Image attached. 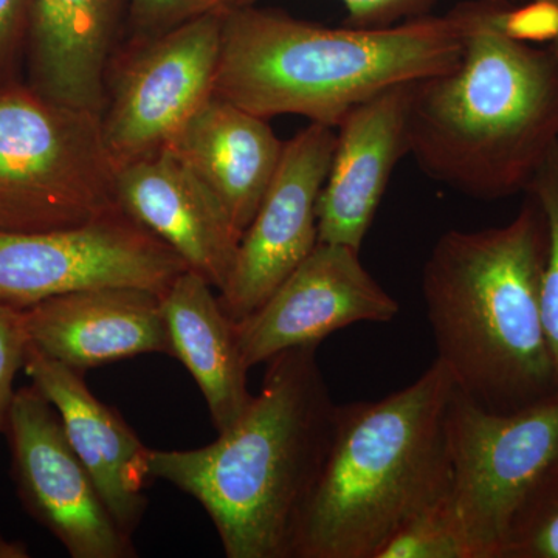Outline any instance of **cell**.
Masks as SVG:
<instances>
[{"label":"cell","instance_id":"cell-1","mask_svg":"<svg viewBox=\"0 0 558 558\" xmlns=\"http://www.w3.org/2000/svg\"><path fill=\"white\" fill-rule=\"evenodd\" d=\"M464 53L411 84L409 154L433 180L475 199L526 193L558 142V58L513 28L502 2H464Z\"/></svg>","mask_w":558,"mask_h":558},{"label":"cell","instance_id":"cell-2","mask_svg":"<svg viewBox=\"0 0 558 558\" xmlns=\"http://www.w3.org/2000/svg\"><path fill=\"white\" fill-rule=\"evenodd\" d=\"M317 348L288 349L270 359L259 395L208 446L148 451L150 480L199 502L227 558H292L337 410Z\"/></svg>","mask_w":558,"mask_h":558},{"label":"cell","instance_id":"cell-3","mask_svg":"<svg viewBox=\"0 0 558 558\" xmlns=\"http://www.w3.org/2000/svg\"><path fill=\"white\" fill-rule=\"evenodd\" d=\"M546 252L545 215L527 194L505 226L444 233L422 270L436 360L488 411L524 409L558 388L543 317Z\"/></svg>","mask_w":558,"mask_h":558},{"label":"cell","instance_id":"cell-4","mask_svg":"<svg viewBox=\"0 0 558 558\" xmlns=\"http://www.w3.org/2000/svg\"><path fill=\"white\" fill-rule=\"evenodd\" d=\"M465 31L464 2L381 28L326 27L256 3L233 5L222 14L215 95L260 119L300 116L336 130L374 95L453 69Z\"/></svg>","mask_w":558,"mask_h":558},{"label":"cell","instance_id":"cell-5","mask_svg":"<svg viewBox=\"0 0 558 558\" xmlns=\"http://www.w3.org/2000/svg\"><path fill=\"white\" fill-rule=\"evenodd\" d=\"M453 391L450 371L435 360L388 398L337 405L292 558H376L407 521L449 497Z\"/></svg>","mask_w":558,"mask_h":558},{"label":"cell","instance_id":"cell-6","mask_svg":"<svg viewBox=\"0 0 558 558\" xmlns=\"http://www.w3.org/2000/svg\"><path fill=\"white\" fill-rule=\"evenodd\" d=\"M116 165L101 113L43 97L17 80L0 90V230L75 229L117 211Z\"/></svg>","mask_w":558,"mask_h":558},{"label":"cell","instance_id":"cell-7","mask_svg":"<svg viewBox=\"0 0 558 558\" xmlns=\"http://www.w3.org/2000/svg\"><path fill=\"white\" fill-rule=\"evenodd\" d=\"M447 442L449 502L472 558H499L521 501L558 468V388L524 409L495 413L454 385Z\"/></svg>","mask_w":558,"mask_h":558},{"label":"cell","instance_id":"cell-8","mask_svg":"<svg viewBox=\"0 0 558 558\" xmlns=\"http://www.w3.org/2000/svg\"><path fill=\"white\" fill-rule=\"evenodd\" d=\"M185 270L174 250L121 209L75 229L0 230V304L14 310L108 286L163 295Z\"/></svg>","mask_w":558,"mask_h":558},{"label":"cell","instance_id":"cell-9","mask_svg":"<svg viewBox=\"0 0 558 558\" xmlns=\"http://www.w3.org/2000/svg\"><path fill=\"white\" fill-rule=\"evenodd\" d=\"M222 14L131 40L106 81L102 142L117 170L159 153L215 95Z\"/></svg>","mask_w":558,"mask_h":558},{"label":"cell","instance_id":"cell-10","mask_svg":"<svg viewBox=\"0 0 558 558\" xmlns=\"http://www.w3.org/2000/svg\"><path fill=\"white\" fill-rule=\"evenodd\" d=\"M22 508L72 558H132L134 538L110 515L61 418L35 385L16 389L5 432Z\"/></svg>","mask_w":558,"mask_h":558},{"label":"cell","instance_id":"cell-11","mask_svg":"<svg viewBox=\"0 0 558 558\" xmlns=\"http://www.w3.org/2000/svg\"><path fill=\"white\" fill-rule=\"evenodd\" d=\"M336 130L311 123L286 142L277 174L242 234L233 269L219 292L234 323L266 303L318 244V201Z\"/></svg>","mask_w":558,"mask_h":558},{"label":"cell","instance_id":"cell-12","mask_svg":"<svg viewBox=\"0 0 558 558\" xmlns=\"http://www.w3.org/2000/svg\"><path fill=\"white\" fill-rule=\"evenodd\" d=\"M399 303L363 266L360 250L318 242L248 317L234 323L248 369L288 349L318 347L355 323H388Z\"/></svg>","mask_w":558,"mask_h":558},{"label":"cell","instance_id":"cell-13","mask_svg":"<svg viewBox=\"0 0 558 558\" xmlns=\"http://www.w3.org/2000/svg\"><path fill=\"white\" fill-rule=\"evenodd\" d=\"M117 204L156 234L213 289L227 284L242 233L229 211L182 163L161 149L119 168Z\"/></svg>","mask_w":558,"mask_h":558},{"label":"cell","instance_id":"cell-14","mask_svg":"<svg viewBox=\"0 0 558 558\" xmlns=\"http://www.w3.org/2000/svg\"><path fill=\"white\" fill-rule=\"evenodd\" d=\"M28 343L86 373L143 354L171 355L161 295L108 286L51 296L22 311Z\"/></svg>","mask_w":558,"mask_h":558},{"label":"cell","instance_id":"cell-15","mask_svg":"<svg viewBox=\"0 0 558 558\" xmlns=\"http://www.w3.org/2000/svg\"><path fill=\"white\" fill-rule=\"evenodd\" d=\"M24 371L61 418L70 446L90 473L110 515L128 537L145 517L148 447L112 407L87 387L84 374L28 343Z\"/></svg>","mask_w":558,"mask_h":558},{"label":"cell","instance_id":"cell-16","mask_svg":"<svg viewBox=\"0 0 558 558\" xmlns=\"http://www.w3.org/2000/svg\"><path fill=\"white\" fill-rule=\"evenodd\" d=\"M411 84L360 102L336 128L332 160L318 201V242L362 250L392 171L409 154Z\"/></svg>","mask_w":558,"mask_h":558},{"label":"cell","instance_id":"cell-17","mask_svg":"<svg viewBox=\"0 0 558 558\" xmlns=\"http://www.w3.org/2000/svg\"><path fill=\"white\" fill-rule=\"evenodd\" d=\"M131 0H35L27 84L70 108L101 113L110 51L128 24Z\"/></svg>","mask_w":558,"mask_h":558},{"label":"cell","instance_id":"cell-18","mask_svg":"<svg viewBox=\"0 0 558 558\" xmlns=\"http://www.w3.org/2000/svg\"><path fill=\"white\" fill-rule=\"evenodd\" d=\"M284 145L266 119L213 95L163 149L218 197L244 234L277 174Z\"/></svg>","mask_w":558,"mask_h":558},{"label":"cell","instance_id":"cell-19","mask_svg":"<svg viewBox=\"0 0 558 558\" xmlns=\"http://www.w3.org/2000/svg\"><path fill=\"white\" fill-rule=\"evenodd\" d=\"M161 311L171 357L190 371L216 432H227L253 400L233 319L222 310L213 286L193 270L179 275L161 295Z\"/></svg>","mask_w":558,"mask_h":558},{"label":"cell","instance_id":"cell-20","mask_svg":"<svg viewBox=\"0 0 558 558\" xmlns=\"http://www.w3.org/2000/svg\"><path fill=\"white\" fill-rule=\"evenodd\" d=\"M499 558H558V468L546 473L521 501Z\"/></svg>","mask_w":558,"mask_h":558},{"label":"cell","instance_id":"cell-21","mask_svg":"<svg viewBox=\"0 0 558 558\" xmlns=\"http://www.w3.org/2000/svg\"><path fill=\"white\" fill-rule=\"evenodd\" d=\"M376 558H472L449 497L407 521Z\"/></svg>","mask_w":558,"mask_h":558},{"label":"cell","instance_id":"cell-22","mask_svg":"<svg viewBox=\"0 0 558 558\" xmlns=\"http://www.w3.org/2000/svg\"><path fill=\"white\" fill-rule=\"evenodd\" d=\"M538 202L548 229V252L543 270L542 304L550 351L558 377V142L539 165L526 191Z\"/></svg>","mask_w":558,"mask_h":558},{"label":"cell","instance_id":"cell-23","mask_svg":"<svg viewBox=\"0 0 558 558\" xmlns=\"http://www.w3.org/2000/svg\"><path fill=\"white\" fill-rule=\"evenodd\" d=\"M233 5L236 0H131L128 25L132 40L149 39Z\"/></svg>","mask_w":558,"mask_h":558},{"label":"cell","instance_id":"cell-24","mask_svg":"<svg viewBox=\"0 0 558 558\" xmlns=\"http://www.w3.org/2000/svg\"><path fill=\"white\" fill-rule=\"evenodd\" d=\"M28 337L22 311L0 304V433L5 432L11 405H13L14 380L24 369Z\"/></svg>","mask_w":558,"mask_h":558},{"label":"cell","instance_id":"cell-25","mask_svg":"<svg viewBox=\"0 0 558 558\" xmlns=\"http://www.w3.org/2000/svg\"><path fill=\"white\" fill-rule=\"evenodd\" d=\"M35 0H0V90L17 81Z\"/></svg>","mask_w":558,"mask_h":558},{"label":"cell","instance_id":"cell-26","mask_svg":"<svg viewBox=\"0 0 558 558\" xmlns=\"http://www.w3.org/2000/svg\"><path fill=\"white\" fill-rule=\"evenodd\" d=\"M259 0H236V5H253ZM348 11L344 25L381 28L428 16L439 0H341Z\"/></svg>","mask_w":558,"mask_h":558},{"label":"cell","instance_id":"cell-27","mask_svg":"<svg viewBox=\"0 0 558 558\" xmlns=\"http://www.w3.org/2000/svg\"><path fill=\"white\" fill-rule=\"evenodd\" d=\"M535 10L543 11L550 21L549 49L558 58V0H531Z\"/></svg>","mask_w":558,"mask_h":558},{"label":"cell","instance_id":"cell-28","mask_svg":"<svg viewBox=\"0 0 558 558\" xmlns=\"http://www.w3.org/2000/svg\"><path fill=\"white\" fill-rule=\"evenodd\" d=\"M31 548L24 539L9 538L0 532V558H28Z\"/></svg>","mask_w":558,"mask_h":558},{"label":"cell","instance_id":"cell-29","mask_svg":"<svg viewBox=\"0 0 558 558\" xmlns=\"http://www.w3.org/2000/svg\"><path fill=\"white\" fill-rule=\"evenodd\" d=\"M487 2H502V3H505L506 0H487Z\"/></svg>","mask_w":558,"mask_h":558}]
</instances>
